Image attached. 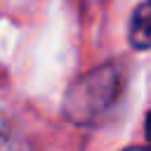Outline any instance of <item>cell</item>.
I'll use <instances>...</instances> for the list:
<instances>
[{"instance_id": "cell-1", "label": "cell", "mask_w": 151, "mask_h": 151, "mask_svg": "<svg viewBox=\"0 0 151 151\" xmlns=\"http://www.w3.org/2000/svg\"><path fill=\"white\" fill-rule=\"evenodd\" d=\"M123 90H125V68L118 61L99 64L68 85L61 111L66 120L73 125L80 127L99 125L120 101Z\"/></svg>"}, {"instance_id": "cell-2", "label": "cell", "mask_w": 151, "mask_h": 151, "mask_svg": "<svg viewBox=\"0 0 151 151\" xmlns=\"http://www.w3.org/2000/svg\"><path fill=\"white\" fill-rule=\"evenodd\" d=\"M149 2H139L130 17V31H127V40L137 52H146L151 47V31H149Z\"/></svg>"}, {"instance_id": "cell-3", "label": "cell", "mask_w": 151, "mask_h": 151, "mask_svg": "<svg viewBox=\"0 0 151 151\" xmlns=\"http://www.w3.org/2000/svg\"><path fill=\"white\" fill-rule=\"evenodd\" d=\"M0 151H33V146L14 125L0 118Z\"/></svg>"}, {"instance_id": "cell-4", "label": "cell", "mask_w": 151, "mask_h": 151, "mask_svg": "<svg viewBox=\"0 0 151 151\" xmlns=\"http://www.w3.org/2000/svg\"><path fill=\"white\" fill-rule=\"evenodd\" d=\"M123 151H146V146L139 144V146H127V149H123Z\"/></svg>"}]
</instances>
